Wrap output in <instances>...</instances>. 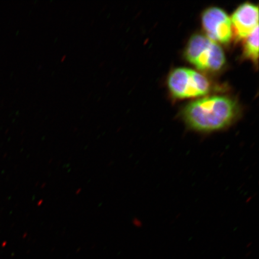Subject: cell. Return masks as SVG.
I'll return each mask as SVG.
<instances>
[{
    "label": "cell",
    "instance_id": "3957f363",
    "mask_svg": "<svg viewBox=\"0 0 259 259\" xmlns=\"http://www.w3.org/2000/svg\"><path fill=\"white\" fill-rule=\"evenodd\" d=\"M168 87L177 99L203 96L209 92V81L202 73L181 67L174 69L168 77Z\"/></svg>",
    "mask_w": 259,
    "mask_h": 259
},
{
    "label": "cell",
    "instance_id": "7a4b0ae2",
    "mask_svg": "<svg viewBox=\"0 0 259 259\" xmlns=\"http://www.w3.org/2000/svg\"><path fill=\"white\" fill-rule=\"evenodd\" d=\"M184 55L189 63L200 70L218 72L226 64L220 45L202 34H194L190 38Z\"/></svg>",
    "mask_w": 259,
    "mask_h": 259
},
{
    "label": "cell",
    "instance_id": "5b68a950",
    "mask_svg": "<svg viewBox=\"0 0 259 259\" xmlns=\"http://www.w3.org/2000/svg\"><path fill=\"white\" fill-rule=\"evenodd\" d=\"M231 21L236 37L239 39L247 38L258 27V6L244 3L236 9Z\"/></svg>",
    "mask_w": 259,
    "mask_h": 259
},
{
    "label": "cell",
    "instance_id": "277c9868",
    "mask_svg": "<svg viewBox=\"0 0 259 259\" xmlns=\"http://www.w3.org/2000/svg\"><path fill=\"white\" fill-rule=\"evenodd\" d=\"M202 23L206 36L216 43L227 45L232 37L231 18L223 9L210 8L204 11Z\"/></svg>",
    "mask_w": 259,
    "mask_h": 259
},
{
    "label": "cell",
    "instance_id": "8992f818",
    "mask_svg": "<svg viewBox=\"0 0 259 259\" xmlns=\"http://www.w3.org/2000/svg\"><path fill=\"white\" fill-rule=\"evenodd\" d=\"M244 56L255 63L258 59V27L245 38Z\"/></svg>",
    "mask_w": 259,
    "mask_h": 259
},
{
    "label": "cell",
    "instance_id": "6da1fadb",
    "mask_svg": "<svg viewBox=\"0 0 259 259\" xmlns=\"http://www.w3.org/2000/svg\"><path fill=\"white\" fill-rule=\"evenodd\" d=\"M239 112L235 100L214 96L189 103L184 107L181 116L188 127L206 134L229 127L237 118Z\"/></svg>",
    "mask_w": 259,
    "mask_h": 259
}]
</instances>
